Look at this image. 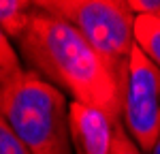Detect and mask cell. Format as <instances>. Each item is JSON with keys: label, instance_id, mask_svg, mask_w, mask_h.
Listing matches in <instances>:
<instances>
[{"label": "cell", "instance_id": "11", "mask_svg": "<svg viewBox=\"0 0 160 154\" xmlns=\"http://www.w3.org/2000/svg\"><path fill=\"white\" fill-rule=\"evenodd\" d=\"M149 154H160V139H158V143L154 146V150H152V152H149Z\"/></svg>", "mask_w": 160, "mask_h": 154}, {"label": "cell", "instance_id": "3", "mask_svg": "<svg viewBox=\"0 0 160 154\" xmlns=\"http://www.w3.org/2000/svg\"><path fill=\"white\" fill-rule=\"evenodd\" d=\"M43 11L73 26L126 79L137 15L124 0H38Z\"/></svg>", "mask_w": 160, "mask_h": 154}, {"label": "cell", "instance_id": "8", "mask_svg": "<svg viewBox=\"0 0 160 154\" xmlns=\"http://www.w3.org/2000/svg\"><path fill=\"white\" fill-rule=\"evenodd\" d=\"M26 71L28 69L24 66L19 49L13 45L7 32L0 28V94H4L15 81H19Z\"/></svg>", "mask_w": 160, "mask_h": 154}, {"label": "cell", "instance_id": "6", "mask_svg": "<svg viewBox=\"0 0 160 154\" xmlns=\"http://www.w3.org/2000/svg\"><path fill=\"white\" fill-rule=\"evenodd\" d=\"M128 7L137 15L135 43L160 69V0H130Z\"/></svg>", "mask_w": 160, "mask_h": 154}, {"label": "cell", "instance_id": "4", "mask_svg": "<svg viewBox=\"0 0 160 154\" xmlns=\"http://www.w3.org/2000/svg\"><path fill=\"white\" fill-rule=\"evenodd\" d=\"M122 124L145 154L152 152L160 139V69L137 43L124 79Z\"/></svg>", "mask_w": 160, "mask_h": 154}, {"label": "cell", "instance_id": "7", "mask_svg": "<svg viewBox=\"0 0 160 154\" xmlns=\"http://www.w3.org/2000/svg\"><path fill=\"white\" fill-rule=\"evenodd\" d=\"M37 11V2L28 0H0V28L11 41H19L28 30L30 19Z\"/></svg>", "mask_w": 160, "mask_h": 154}, {"label": "cell", "instance_id": "9", "mask_svg": "<svg viewBox=\"0 0 160 154\" xmlns=\"http://www.w3.org/2000/svg\"><path fill=\"white\" fill-rule=\"evenodd\" d=\"M0 154H30L11 124L0 116Z\"/></svg>", "mask_w": 160, "mask_h": 154}, {"label": "cell", "instance_id": "1", "mask_svg": "<svg viewBox=\"0 0 160 154\" xmlns=\"http://www.w3.org/2000/svg\"><path fill=\"white\" fill-rule=\"evenodd\" d=\"M17 49L28 71L71 94L73 101L96 107L122 122L124 77L73 26L37 4Z\"/></svg>", "mask_w": 160, "mask_h": 154}, {"label": "cell", "instance_id": "5", "mask_svg": "<svg viewBox=\"0 0 160 154\" xmlns=\"http://www.w3.org/2000/svg\"><path fill=\"white\" fill-rule=\"evenodd\" d=\"M68 126L75 154H111L118 120L83 103H68Z\"/></svg>", "mask_w": 160, "mask_h": 154}, {"label": "cell", "instance_id": "10", "mask_svg": "<svg viewBox=\"0 0 160 154\" xmlns=\"http://www.w3.org/2000/svg\"><path fill=\"white\" fill-rule=\"evenodd\" d=\"M111 154H145V152L130 139V135L126 133L122 122H118V126H115V139H113V152Z\"/></svg>", "mask_w": 160, "mask_h": 154}, {"label": "cell", "instance_id": "2", "mask_svg": "<svg viewBox=\"0 0 160 154\" xmlns=\"http://www.w3.org/2000/svg\"><path fill=\"white\" fill-rule=\"evenodd\" d=\"M0 116L30 154H75L66 94L37 73L26 71L19 81L0 94Z\"/></svg>", "mask_w": 160, "mask_h": 154}]
</instances>
